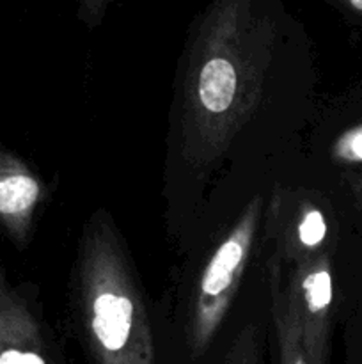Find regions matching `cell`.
I'll return each instance as SVG.
<instances>
[{"label":"cell","mask_w":362,"mask_h":364,"mask_svg":"<svg viewBox=\"0 0 362 364\" xmlns=\"http://www.w3.org/2000/svg\"><path fill=\"white\" fill-rule=\"evenodd\" d=\"M284 23L280 0H209L185 63L181 149L208 166L229 149L263 95Z\"/></svg>","instance_id":"1"},{"label":"cell","mask_w":362,"mask_h":364,"mask_svg":"<svg viewBox=\"0 0 362 364\" xmlns=\"http://www.w3.org/2000/svg\"><path fill=\"white\" fill-rule=\"evenodd\" d=\"M73 309L96 364H156L141 287L112 217L98 210L78 244Z\"/></svg>","instance_id":"2"},{"label":"cell","mask_w":362,"mask_h":364,"mask_svg":"<svg viewBox=\"0 0 362 364\" xmlns=\"http://www.w3.org/2000/svg\"><path fill=\"white\" fill-rule=\"evenodd\" d=\"M261 215L263 199L254 198L247 203L233 228L213 249L199 276L187 329L188 347L194 355H202L213 343L233 304L241 277L251 262Z\"/></svg>","instance_id":"3"},{"label":"cell","mask_w":362,"mask_h":364,"mask_svg":"<svg viewBox=\"0 0 362 364\" xmlns=\"http://www.w3.org/2000/svg\"><path fill=\"white\" fill-rule=\"evenodd\" d=\"M280 272L305 350L316 364H327L334 306L332 252L287 269L280 265Z\"/></svg>","instance_id":"4"},{"label":"cell","mask_w":362,"mask_h":364,"mask_svg":"<svg viewBox=\"0 0 362 364\" xmlns=\"http://www.w3.org/2000/svg\"><path fill=\"white\" fill-rule=\"evenodd\" d=\"M273 259L284 269L332 252L330 220L311 198H275L272 205Z\"/></svg>","instance_id":"5"},{"label":"cell","mask_w":362,"mask_h":364,"mask_svg":"<svg viewBox=\"0 0 362 364\" xmlns=\"http://www.w3.org/2000/svg\"><path fill=\"white\" fill-rule=\"evenodd\" d=\"M0 364H57L55 352L27 299L0 263Z\"/></svg>","instance_id":"6"},{"label":"cell","mask_w":362,"mask_h":364,"mask_svg":"<svg viewBox=\"0 0 362 364\" xmlns=\"http://www.w3.org/2000/svg\"><path fill=\"white\" fill-rule=\"evenodd\" d=\"M45 198L38 174L0 141V228L18 247L27 245Z\"/></svg>","instance_id":"7"},{"label":"cell","mask_w":362,"mask_h":364,"mask_svg":"<svg viewBox=\"0 0 362 364\" xmlns=\"http://www.w3.org/2000/svg\"><path fill=\"white\" fill-rule=\"evenodd\" d=\"M270 308L279 348V364H316L305 350L300 327L284 291L280 265L273 258L270 262Z\"/></svg>","instance_id":"8"},{"label":"cell","mask_w":362,"mask_h":364,"mask_svg":"<svg viewBox=\"0 0 362 364\" xmlns=\"http://www.w3.org/2000/svg\"><path fill=\"white\" fill-rule=\"evenodd\" d=\"M222 364H261V345H259V333L256 326L248 323L247 327H243L227 350Z\"/></svg>","instance_id":"9"},{"label":"cell","mask_w":362,"mask_h":364,"mask_svg":"<svg viewBox=\"0 0 362 364\" xmlns=\"http://www.w3.org/2000/svg\"><path fill=\"white\" fill-rule=\"evenodd\" d=\"M332 156L343 164H362V124L343 132L336 139Z\"/></svg>","instance_id":"10"},{"label":"cell","mask_w":362,"mask_h":364,"mask_svg":"<svg viewBox=\"0 0 362 364\" xmlns=\"http://www.w3.org/2000/svg\"><path fill=\"white\" fill-rule=\"evenodd\" d=\"M78 16L87 27H98L112 0H77Z\"/></svg>","instance_id":"11"},{"label":"cell","mask_w":362,"mask_h":364,"mask_svg":"<svg viewBox=\"0 0 362 364\" xmlns=\"http://www.w3.org/2000/svg\"><path fill=\"white\" fill-rule=\"evenodd\" d=\"M327 2H330L334 7L343 11L344 14L362 23V0H327Z\"/></svg>","instance_id":"12"},{"label":"cell","mask_w":362,"mask_h":364,"mask_svg":"<svg viewBox=\"0 0 362 364\" xmlns=\"http://www.w3.org/2000/svg\"><path fill=\"white\" fill-rule=\"evenodd\" d=\"M351 187H353L355 194H357V198L361 199L362 203V174H358V176H355L353 180H351Z\"/></svg>","instance_id":"13"}]
</instances>
